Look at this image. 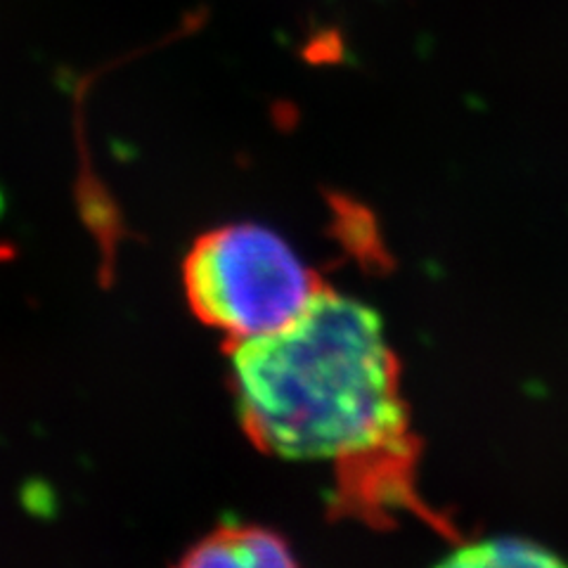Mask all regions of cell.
<instances>
[{"mask_svg":"<svg viewBox=\"0 0 568 568\" xmlns=\"http://www.w3.org/2000/svg\"><path fill=\"white\" fill-rule=\"evenodd\" d=\"M227 377L246 436L282 462L388 467L410 438L386 320L355 294L325 287L292 325L230 346Z\"/></svg>","mask_w":568,"mask_h":568,"instance_id":"1","label":"cell"},{"mask_svg":"<svg viewBox=\"0 0 568 568\" xmlns=\"http://www.w3.org/2000/svg\"><path fill=\"white\" fill-rule=\"evenodd\" d=\"M325 287L290 237L256 221L206 230L183 261L190 311L227 348L292 325Z\"/></svg>","mask_w":568,"mask_h":568,"instance_id":"2","label":"cell"},{"mask_svg":"<svg viewBox=\"0 0 568 568\" xmlns=\"http://www.w3.org/2000/svg\"><path fill=\"white\" fill-rule=\"evenodd\" d=\"M175 568H301V564L280 532L230 524L194 542Z\"/></svg>","mask_w":568,"mask_h":568,"instance_id":"3","label":"cell"},{"mask_svg":"<svg viewBox=\"0 0 568 568\" xmlns=\"http://www.w3.org/2000/svg\"><path fill=\"white\" fill-rule=\"evenodd\" d=\"M432 568H568V561L540 540L490 532L453 545Z\"/></svg>","mask_w":568,"mask_h":568,"instance_id":"4","label":"cell"}]
</instances>
